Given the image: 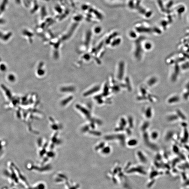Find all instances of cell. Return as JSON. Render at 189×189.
<instances>
[{
	"instance_id": "cell-5",
	"label": "cell",
	"mask_w": 189,
	"mask_h": 189,
	"mask_svg": "<svg viewBox=\"0 0 189 189\" xmlns=\"http://www.w3.org/2000/svg\"><path fill=\"white\" fill-rule=\"evenodd\" d=\"M2 33H0V37H2Z\"/></svg>"
},
{
	"instance_id": "cell-4",
	"label": "cell",
	"mask_w": 189,
	"mask_h": 189,
	"mask_svg": "<svg viewBox=\"0 0 189 189\" xmlns=\"http://www.w3.org/2000/svg\"><path fill=\"white\" fill-rule=\"evenodd\" d=\"M4 21L3 19H0V23H4Z\"/></svg>"
},
{
	"instance_id": "cell-1",
	"label": "cell",
	"mask_w": 189,
	"mask_h": 189,
	"mask_svg": "<svg viewBox=\"0 0 189 189\" xmlns=\"http://www.w3.org/2000/svg\"><path fill=\"white\" fill-rule=\"evenodd\" d=\"M8 2V0H3V3L0 7V15L4 11L6 7V4Z\"/></svg>"
},
{
	"instance_id": "cell-3",
	"label": "cell",
	"mask_w": 189,
	"mask_h": 189,
	"mask_svg": "<svg viewBox=\"0 0 189 189\" xmlns=\"http://www.w3.org/2000/svg\"><path fill=\"white\" fill-rule=\"evenodd\" d=\"M100 31V28H97L96 30V31L97 32H99Z\"/></svg>"
},
{
	"instance_id": "cell-2",
	"label": "cell",
	"mask_w": 189,
	"mask_h": 189,
	"mask_svg": "<svg viewBox=\"0 0 189 189\" xmlns=\"http://www.w3.org/2000/svg\"><path fill=\"white\" fill-rule=\"evenodd\" d=\"M185 10V7L183 6H182L177 8V11L178 13L181 14L184 12Z\"/></svg>"
}]
</instances>
